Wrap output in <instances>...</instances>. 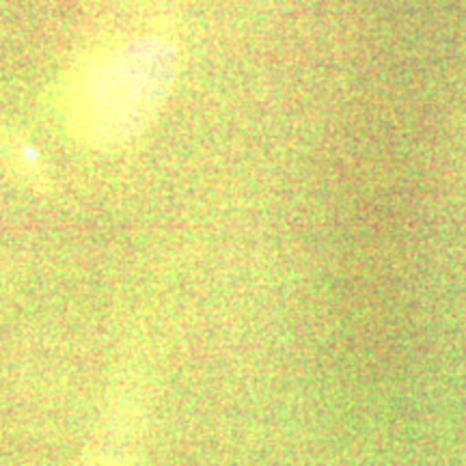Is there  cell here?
Masks as SVG:
<instances>
[{"label":"cell","mask_w":466,"mask_h":466,"mask_svg":"<svg viewBox=\"0 0 466 466\" xmlns=\"http://www.w3.org/2000/svg\"><path fill=\"white\" fill-rule=\"evenodd\" d=\"M177 74V50L158 35H134L91 50L76 63L61 93V115L74 141L116 151L143 137L165 106Z\"/></svg>","instance_id":"1"},{"label":"cell","mask_w":466,"mask_h":466,"mask_svg":"<svg viewBox=\"0 0 466 466\" xmlns=\"http://www.w3.org/2000/svg\"><path fill=\"white\" fill-rule=\"evenodd\" d=\"M89 466H134L130 460L124 456H115V453H97L89 460Z\"/></svg>","instance_id":"2"}]
</instances>
